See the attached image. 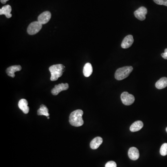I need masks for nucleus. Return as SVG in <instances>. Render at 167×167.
<instances>
[{
	"instance_id": "nucleus-1",
	"label": "nucleus",
	"mask_w": 167,
	"mask_h": 167,
	"mask_svg": "<svg viewBox=\"0 0 167 167\" xmlns=\"http://www.w3.org/2000/svg\"><path fill=\"white\" fill-rule=\"evenodd\" d=\"M83 111L81 110H75L71 113L69 116V123L72 126L80 127L84 124L82 118Z\"/></svg>"
},
{
	"instance_id": "nucleus-2",
	"label": "nucleus",
	"mask_w": 167,
	"mask_h": 167,
	"mask_svg": "<svg viewBox=\"0 0 167 167\" xmlns=\"http://www.w3.org/2000/svg\"><path fill=\"white\" fill-rule=\"evenodd\" d=\"M64 65L62 64H56L52 65L49 67V71L51 74L50 80L51 81H56L59 78L63 75V72L64 71Z\"/></svg>"
},
{
	"instance_id": "nucleus-3",
	"label": "nucleus",
	"mask_w": 167,
	"mask_h": 167,
	"mask_svg": "<svg viewBox=\"0 0 167 167\" xmlns=\"http://www.w3.org/2000/svg\"><path fill=\"white\" fill-rule=\"evenodd\" d=\"M131 66H126L118 68L115 74V78L118 80H121L127 78L133 71Z\"/></svg>"
},
{
	"instance_id": "nucleus-4",
	"label": "nucleus",
	"mask_w": 167,
	"mask_h": 167,
	"mask_svg": "<svg viewBox=\"0 0 167 167\" xmlns=\"http://www.w3.org/2000/svg\"><path fill=\"white\" fill-rule=\"evenodd\" d=\"M42 27V24L39 21H34L29 24L27 29V32L30 35H34L41 30Z\"/></svg>"
},
{
	"instance_id": "nucleus-5",
	"label": "nucleus",
	"mask_w": 167,
	"mask_h": 167,
	"mask_svg": "<svg viewBox=\"0 0 167 167\" xmlns=\"http://www.w3.org/2000/svg\"><path fill=\"white\" fill-rule=\"evenodd\" d=\"M121 99L123 104L125 105H131L135 101L134 96L126 91L122 93L121 95Z\"/></svg>"
},
{
	"instance_id": "nucleus-6",
	"label": "nucleus",
	"mask_w": 167,
	"mask_h": 167,
	"mask_svg": "<svg viewBox=\"0 0 167 167\" xmlns=\"http://www.w3.org/2000/svg\"><path fill=\"white\" fill-rule=\"evenodd\" d=\"M147 8L144 7H141L134 12L135 16L140 21H144L146 18V15L147 14Z\"/></svg>"
},
{
	"instance_id": "nucleus-7",
	"label": "nucleus",
	"mask_w": 167,
	"mask_h": 167,
	"mask_svg": "<svg viewBox=\"0 0 167 167\" xmlns=\"http://www.w3.org/2000/svg\"><path fill=\"white\" fill-rule=\"evenodd\" d=\"M69 85L67 83H61L56 85L51 91L52 93L54 95H57L61 91H65L68 89Z\"/></svg>"
},
{
	"instance_id": "nucleus-8",
	"label": "nucleus",
	"mask_w": 167,
	"mask_h": 167,
	"mask_svg": "<svg viewBox=\"0 0 167 167\" xmlns=\"http://www.w3.org/2000/svg\"><path fill=\"white\" fill-rule=\"evenodd\" d=\"M51 18V14L49 11H45L41 13L38 18V21L41 24H45L49 22Z\"/></svg>"
},
{
	"instance_id": "nucleus-9",
	"label": "nucleus",
	"mask_w": 167,
	"mask_h": 167,
	"mask_svg": "<svg viewBox=\"0 0 167 167\" xmlns=\"http://www.w3.org/2000/svg\"><path fill=\"white\" fill-rule=\"evenodd\" d=\"M134 42V39L132 35H128L126 36L122 42L121 47L124 49L129 48Z\"/></svg>"
},
{
	"instance_id": "nucleus-10",
	"label": "nucleus",
	"mask_w": 167,
	"mask_h": 167,
	"mask_svg": "<svg viewBox=\"0 0 167 167\" xmlns=\"http://www.w3.org/2000/svg\"><path fill=\"white\" fill-rule=\"evenodd\" d=\"M21 70V67L20 65H12L6 69V73L8 76L14 78L15 77V72L20 71Z\"/></svg>"
},
{
	"instance_id": "nucleus-11",
	"label": "nucleus",
	"mask_w": 167,
	"mask_h": 167,
	"mask_svg": "<svg viewBox=\"0 0 167 167\" xmlns=\"http://www.w3.org/2000/svg\"><path fill=\"white\" fill-rule=\"evenodd\" d=\"M128 155L131 160H137L139 157V151L136 148H131L128 151Z\"/></svg>"
},
{
	"instance_id": "nucleus-12",
	"label": "nucleus",
	"mask_w": 167,
	"mask_h": 167,
	"mask_svg": "<svg viewBox=\"0 0 167 167\" xmlns=\"http://www.w3.org/2000/svg\"><path fill=\"white\" fill-rule=\"evenodd\" d=\"M18 107L24 113L27 114L29 112V108L28 107V102L26 99H21L18 103Z\"/></svg>"
},
{
	"instance_id": "nucleus-13",
	"label": "nucleus",
	"mask_w": 167,
	"mask_h": 167,
	"mask_svg": "<svg viewBox=\"0 0 167 167\" xmlns=\"http://www.w3.org/2000/svg\"><path fill=\"white\" fill-rule=\"evenodd\" d=\"M103 143V139L101 137H96L90 143V147L93 150H96Z\"/></svg>"
},
{
	"instance_id": "nucleus-14",
	"label": "nucleus",
	"mask_w": 167,
	"mask_h": 167,
	"mask_svg": "<svg viewBox=\"0 0 167 167\" xmlns=\"http://www.w3.org/2000/svg\"><path fill=\"white\" fill-rule=\"evenodd\" d=\"M12 11V8L10 5H7L3 6L0 10V15H5L7 18H10L12 17V14H11Z\"/></svg>"
},
{
	"instance_id": "nucleus-15",
	"label": "nucleus",
	"mask_w": 167,
	"mask_h": 167,
	"mask_svg": "<svg viewBox=\"0 0 167 167\" xmlns=\"http://www.w3.org/2000/svg\"><path fill=\"white\" fill-rule=\"evenodd\" d=\"M144 126V124L141 121H137L132 124L130 127V131L132 132H136L140 131Z\"/></svg>"
},
{
	"instance_id": "nucleus-16",
	"label": "nucleus",
	"mask_w": 167,
	"mask_h": 167,
	"mask_svg": "<svg viewBox=\"0 0 167 167\" xmlns=\"http://www.w3.org/2000/svg\"><path fill=\"white\" fill-rule=\"evenodd\" d=\"M93 71L92 65L91 64L87 63L85 64L83 68V74L85 77H89L91 75Z\"/></svg>"
},
{
	"instance_id": "nucleus-17",
	"label": "nucleus",
	"mask_w": 167,
	"mask_h": 167,
	"mask_svg": "<svg viewBox=\"0 0 167 167\" xmlns=\"http://www.w3.org/2000/svg\"><path fill=\"white\" fill-rule=\"evenodd\" d=\"M167 87V78L162 77L155 83V87L158 89H164Z\"/></svg>"
},
{
	"instance_id": "nucleus-18",
	"label": "nucleus",
	"mask_w": 167,
	"mask_h": 167,
	"mask_svg": "<svg viewBox=\"0 0 167 167\" xmlns=\"http://www.w3.org/2000/svg\"><path fill=\"white\" fill-rule=\"evenodd\" d=\"M37 114L38 115H40V116L43 115V116H45L47 117L49 116L48 109H47V108L46 105H44V104H41L40 106V109L38 110Z\"/></svg>"
},
{
	"instance_id": "nucleus-19",
	"label": "nucleus",
	"mask_w": 167,
	"mask_h": 167,
	"mask_svg": "<svg viewBox=\"0 0 167 167\" xmlns=\"http://www.w3.org/2000/svg\"><path fill=\"white\" fill-rule=\"evenodd\" d=\"M160 154L162 156H165L167 155V144L164 143L162 145L160 148Z\"/></svg>"
},
{
	"instance_id": "nucleus-20",
	"label": "nucleus",
	"mask_w": 167,
	"mask_h": 167,
	"mask_svg": "<svg viewBox=\"0 0 167 167\" xmlns=\"http://www.w3.org/2000/svg\"><path fill=\"white\" fill-rule=\"evenodd\" d=\"M153 1L158 5H164L167 7V0H153Z\"/></svg>"
},
{
	"instance_id": "nucleus-21",
	"label": "nucleus",
	"mask_w": 167,
	"mask_h": 167,
	"mask_svg": "<svg viewBox=\"0 0 167 167\" xmlns=\"http://www.w3.org/2000/svg\"><path fill=\"white\" fill-rule=\"evenodd\" d=\"M105 167H117V164L115 162L112 161H109L106 164Z\"/></svg>"
},
{
	"instance_id": "nucleus-22",
	"label": "nucleus",
	"mask_w": 167,
	"mask_h": 167,
	"mask_svg": "<svg viewBox=\"0 0 167 167\" xmlns=\"http://www.w3.org/2000/svg\"><path fill=\"white\" fill-rule=\"evenodd\" d=\"M161 56L164 59L167 60V48L165 49L164 53L162 54Z\"/></svg>"
},
{
	"instance_id": "nucleus-23",
	"label": "nucleus",
	"mask_w": 167,
	"mask_h": 167,
	"mask_svg": "<svg viewBox=\"0 0 167 167\" xmlns=\"http://www.w3.org/2000/svg\"><path fill=\"white\" fill-rule=\"evenodd\" d=\"M9 0H1V3L5 4Z\"/></svg>"
},
{
	"instance_id": "nucleus-24",
	"label": "nucleus",
	"mask_w": 167,
	"mask_h": 167,
	"mask_svg": "<svg viewBox=\"0 0 167 167\" xmlns=\"http://www.w3.org/2000/svg\"><path fill=\"white\" fill-rule=\"evenodd\" d=\"M166 131H167V128H166Z\"/></svg>"
},
{
	"instance_id": "nucleus-25",
	"label": "nucleus",
	"mask_w": 167,
	"mask_h": 167,
	"mask_svg": "<svg viewBox=\"0 0 167 167\" xmlns=\"http://www.w3.org/2000/svg\"><path fill=\"white\" fill-rule=\"evenodd\" d=\"M47 118H48V119H49V117H47Z\"/></svg>"
}]
</instances>
